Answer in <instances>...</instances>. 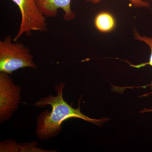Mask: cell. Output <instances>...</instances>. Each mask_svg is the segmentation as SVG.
Masks as SVG:
<instances>
[{"label": "cell", "instance_id": "obj_3", "mask_svg": "<svg viewBox=\"0 0 152 152\" xmlns=\"http://www.w3.org/2000/svg\"><path fill=\"white\" fill-rule=\"evenodd\" d=\"M18 6L21 16L18 31L13 38L16 42L23 35L29 36L32 32L48 31L46 18L38 8L35 0H12Z\"/></svg>", "mask_w": 152, "mask_h": 152}, {"label": "cell", "instance_id": "obj_5", "mask_svg": "<svg viewBox=\"0 0 152 152\" xmlns=\"http://www.w3.org/2000/svg\"><path fill=\"white\" fill-rule=\"evenodd\" d=\"M42 15L46 18H55L59 9L64 12L63 18L66 21H71L75 18V13L71 9V0H35Z\"/></svg>", "mask_w": 152, "mask_h": 152}, {"label": "cell", "instance_id": "obj_1", "mask_svg": "<svg viewBox=\"0 0 152 152\" xmlns=\"http://www.w3.org/2000/svg\"><path fill=\"white\" fill-rule=\"evenodd\" d=\"M65 84V82H63L56 85V96L49 95L41 98L33 104L37 107H44L48 105L52 107L51 112L45 110L37 118L36 134L41 140L56 137L61 130L62 124L71 118L81 119L99 126L109 120L107 118L96 119L89 118L81 112L80 103L78 108H74L63 97V90Z\"/></svg>", "mask_w": 152, "mask_h": 152}, {"label": "cell", "instance_id": "obj_8", "mask_svg": "<svg viewBox=\"0 0 152 152\" xmlns=\"http://www.w3.org/2000/svg\"><path fill=\"white\" fill-rule=\"evenodd\" d=\"M0 152H19L18 144L12 140L4 141L1 143Z\"/></svg>", "mask_w": 152, "mask_h": 152}, {"label": "cell", "instance_id": "obj_9", "mask_svg": "<svg viewBox=\"0 0 152 152\" xmlns=\"http://www.w3.org/2000/svg\"><path fill=\"white\" fill-rule=\"evenodd\" d=\"M87 2L91 3L97 4L100 2L102 0H85ZM132 4L133 7L136 8H149L150 4L149 2L144 0H128Z\"/></svg>", "mask_w": 152, "mask_h": 152}, {"label": "cell", "instance_id": "obj_4", "mask_svg": "<svg viewBox=\"0 0 152 152\" xmlns=\"http://www.w3.org/2000/svg\"><path fill=\"white\" fill-rule=\"evenodd\" d=\"M11 75L0 72V122L8 121L18 108L21 88L14 83Z\"/></svg>", "mask_w": 152, "mask_h": 152}, {"label": "cell", "instance_id": "obj_6", "mask_svg": "<svg viewBox=\"0 0 152 152\" xmlns=\"http://www.w3.org/2000/svg\"><path fill=\"white\" fill-rule=\"evenodd\" d=\"M96 28L102 32L107 33L113 30L115 26V21L113 15L107 12H101L95 19Z\"/></svg>", "mask_w": 152, "mask_h": 152}, {"label": "cell", "instance_id": "obj_11", "mask_svg": "<svg viewBox=\"0 0 152 152\" xmlns=\"http://www.w3.org/2000/svg\"><path fill=\"white\" fill-rule=\"evenodd\" d=\"M149 112L152 113V107L149 109L144 108L140 112V113H149Z\"/></svg>", "mask_w": 152, "mask_h": 152}, {"label": "cell", "instance_id": "obj_10", "mask_svg": "<svg viewBox=\"0 0 152 152\" xmlns=\"http://www.w3.org/2000/svg\"><path fill=\"white\" fill-rule=\"evenodd\" d=\"M37 142H32L28 143L18 144V147L19 152H52L37 148Z\"/></svg>", "mask_w": 152, "mask_h": 152}, {"label": "cell", "instance_id": "obj_2", "mask_svg": "<svg viewBox=\"0 0 152 152\" xmlns=\"http://www.w3.org/2000/svg\"><path fill=\"white\" fill-rule=\"evenodd\" d=\"M25 68H37L29 49L22 43L14 42L11 35L0 41V72L12 76L15 71Z\"/></svg>", "mask_w": 152, "mask_h": 152}, {"label": "cell", "instance_id": "obj_7", "mask_svg": "<svg viewBox=\"0 0 152 152\" xmlns=\"http://www.w3.org/2000/svg\"><path fill=\"white\" fill-rule=\"evenodd\" d=\"M134 37L135 39L140 41V42H143L149 47L150 50H151V55H150V60L148 62L143 63V64L138 65H131V66L137 68L142 67L148 65L152 66V37H148L145 35H141L140 34H139L138 32L136 29H134ZM147 87H149L150 89L152 90V81L149 84L142 87L145 88Z\"/></svg>", "mask_w": 152, "mask_h": 152}]
</instances>
